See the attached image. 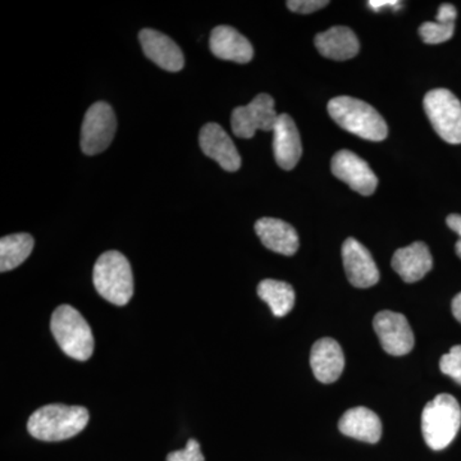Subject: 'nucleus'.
Wrapping results in <instances>:
<instances>
[{"mask_svg":"<svg viewBox=\"0 0 461 461\" xmlns=\"http://www.w3.org/2000/svg\"><path fill=\"white\" fill-rule=\"evenodd\" d=\"M89 420V411L84 406L50 403L33 412L27 429L33 438L41 441H65L83 432Z\"/></svg>","mask_w":461,"mask_h":461,"instance_id":"1","label":"nucleus"},{"mask_svg":"<svg viewBox=\"0 0 461 461\" xmlns=\"http://www.w3.org/2000/svg\"><path fill=\"white\" fill-rule=\"evenodd\" d=\"M330 118L346 131L369 141H382L387 138L388 127L381 114L369 105L351 96H338L330 100Z\"/></svg>","mask_w":461,"mask_h":461,"instance_id":"2","label":"nucleus"},{"mask_svg":"<svg viewBox=\"0 0 461 461\" xmlns=\"http://www.w3.org/2000/svg\"><path fill=\"white\" fill-rule=\"evenodd\" d=\"M461 426V408L448 393L436 396L427 403L421 414L424 441L432 450L439 451L454 441Z\"/></svg>","mask_w":461,"mask_h":461,"instance_id":"3","label":"nucleus"},{"mask_svg":"<svg viewBox=\"0 0 461 461\" xmlns=\"http://www.w3.org/2000/svg\"><path fill=\"white\" fill-rule=\"evenodd\" d=\"M50 330L63 353L78 362H86L94 353V336L89 323L74 306H58L51 315Z\"/></svg>","mask_w":461,"mask_h":461,"instance_id":"4","label":"nucleus"},{"mask_svg":"<svg viewBox=\"0 0 461 461\" xmlns=\"http://www.w3.org/2000/svg\"><path fill=\"white\" fill-rule=\"evenodd\" d=\"M94 286L112 304H129L133 295V276L127 258L120 251H105L94 266Z\"/></svg>","mask_w":461,"mask_h":461,"instance_id":"5","label":"nucleus"},{"mask_svg":"<svg viewBox=\"0 0 461 461\" xmlns=\"http://www.w3.org/2000/svg\"><path fill=\"white\" fill-rule=\"evenodd\" d=\"M424 111L439 138L448 144H461V102L447 89L429 91Z\"/></svg>","mask_w":461,"mask_h":461,"instance_id":"6","label":"nucleus"},{"mask_svg":"<svg viewBox=\"0 0 461 461\" xmlns=\"http://www.w3.org/2000/svg\"><path fill=\"white\" fill-rule=\"evenodd\" d=\"M117 120L111 105L98 102L85 114L81 127V149L86 156L103 153L113 141Z\"/></svg>","mask_w":461,"mask_h":461,"instance_id":"7","label":"nucleus"},{"mask_svg":"<svg viewBox=\"0 0 461 461\" xmlns=\"http://www.w3.org/2000/svg\"><path fill=\"white\" fill-rule=\"evenodd\" d=\"M275 100L268 94H259L245 107L233 109L230 127L238 138H254L258 130L273 131L278 120Z\"/></svg>","mask_w":461,"mask_h":461,"instance_id":"8","label":"nucleus"},{"mask_svg":"<svg viewBox=\"0 0 461 461\" xmlns=\"http://www.w3.org/2000/svg\"><path fill=\"white\" fill-rule=\"evenodd\" d=\"M373 327L386 353L402 357L411 353L414 348V333L402 314L390 311L379 312L373 321Z\"/></svg>","mask_w":461,"mask_h":461,"instance_id":"9","label":"nucleus"},{"mask_svg":"<svg viewBox=\"0 0 461 461\" xmlns=\"http://www.w3.org/2000/svg\"><path fill=\"white\" fill-rule=\"evenodd\" d=\"M330 169L339 180L344 181L357 193L372 195L378 186V178L362 158L350 150H339L332 158Z\"/></svg>","mask_w":461,"mask_h":461,"instance_id":"10","label":"nucleus"},{"mask_svg":"<svg viewBox=\"0 0 461 461\" xmlns=\"http://www.w3.org/2000/svg\"><path fill=\"white\" fill-rule=\"evenodd\" d=\"M342 260L348 281L357 288L375 286L379 281L377 264L368 249L353 238L342 245Z\"/></svg>","mask_w":461,"mask_h":461,"instance_id":"11","label":"nucleus"},{"mask_svg":"<svg viewBox=\"0 0 461 461\" xmlns=\"http://www.w3.org/2000/svg\"><path fill=\"white\" fill-rule=\"evenodd\" d=\"M203 153L215 160L224 171L236 172L241 167V157L229 133L217 123H206L199 133Z\"/></svg>","mask_w":461,"mask_h":461,"instance_id":"12","label":"nucleus"},{"mask_svg":"<svg viewBox=\"0 0 461 461\" xmlns=\"http://www.w3.org/2000/svg\"><path fill=\"white\" fill-rule=\"evenodd\" d=\"M273 153L285 171L295 168L303 154L302 139L295 122L288 114L278 115L273 129Z\"/></svg>","mask_w":461,"mask_h":461,"instance_id":"13","label":"nucleus"},{"mask_svg":"<svg viewBox=\"0 0 461 461\" xmlns=\"http://www.w3.org/2000/svg\"><path fill=\"white\" fill-rule=\"evenodd\" d=\"M139 39L145 56L160 68L169 72H178L184 68V54L169 36L157 30L144 29Z\"/></svg>","mask_w":461,"mask_h":461,"instance_id":"14","label":"nucleus"},{"mask_svg":"<svg viewBox=\"0 0 461 461\" xmlns=\"http://www.w3.org/2000/svg\"><path fill=\"white\" fill-rule=\"evenodd\" d=\"M311 366L315 378L321 384L338 381L345 368V355L336 339H318L312 348Z\"/></svg>","mask_w":461,"mask_h":461,"instance_id":"15","label":"nucleus"},{"mask_svg":"<svg viewBox=\"0 0 461 461\" xmlns=\"http://www.w3.org/2000/svg\"><path fill=\"white\" fill-rule=\"evenodd\" d=\"M209 45H211L212 53L220 59L245 65L254 57L251 42L230 26L215 27L211 33Z\"/></svg>","mask_w":461,"mask_h":461,"instance_id":"16","label":"nucleus"},{"mask_svg":"<svg viewBox=\"0 0 461 461\" xmlns=\"http://www.w3.org/2000/svg\"><path fill=\"white\" fill-rule=\"evenodd\" d=\"M432 267L433 259L429 249L421 241L399 249L393 257V268L406 284L421 280Z\"/></svg>","mask_w":461,"mask_h":461,"instance_id":"17","label":"nucleus"},{"mask_svg":"<svg viewBox=\"0 0 461 461\" xmlns=\"http://www.w3.org/2000/svg\"><path fill=\"white\" fill-rule=\"evenodd\" d=\"M256 232L267 249L282 254L294 256L299 249V236L291 224L277 218H262L256 223Z\"/></svg>","mask_w":461,"mask_h":461,"instance_id":"18","label":"nucleus"},{"mask_svg":"<svg viewBox=\"0 0 461 461\" xmlns=\"http://www.w3.org/2000/svg\"><path fill=\"white\" fill-rule=\"evenodd\" d=\"M339 429L342 435L368 444H377L382 436V423L378 415L364 406L346 411L339 421Z\"/></svg>","mask_w":461,"mask_h":461,"instance_id":"19","label":"nucleus"},{"mask_svg":"<svg viewBox=\"0 0 461 461\" xmlns=\"http://www.w3.org/2000/svg\"><path fill=\"white\" fill-rule=\"evenodd\" d=\"M314 42L321 56L333 60L351 59L360 50L357 35L346 26H333L318 33Z\"/></svg>","mask_w":461,"mask_h":461,"instance_id":"20","label":"nucleus"},{"mask_svg":"<svg viewBox=\"0 0 461 461\" xmlns=\"http://www.w3.org/2000/svg\"><path fill=\"white\" fill-rule=\"evenodd\" d=\"M258 295L271 308L273 315L281 318L295 305V291L287 282L264 280L258 286Z\"/></svg>","mask_w":461,"mask_h":461,"instance_id":"21","label":"nucleus"},{"mask_svg":"<svg viewBox=\"0 0 461 461\" xmlns=\"http://www.w3.org/2000/svg\"><path fill=\"white\" fill-rule=\"evenodd\" d=\"M33 238L29 233H16L0 240V272L12 271L21 266L32 254Z\"/></svg>","mask_w":461,"mask_h":461,"instance_id":"22","label":"nucleus"},{"mask_svg":"<svg viewBox=\"0 0 461 461\" xmlns=\"http://www.w3.org/2000/svg\"><path fill=\"white\" fill-rule=\"evenodd\" d=\"M457 11L453 5L445 3L438 9L436 23H424L420 27L421 41L426 44L436 45L450 41L455 32Z\"/></svg>","mask_w":461,"mask_h":461,"instance_id":"23","label":"nucleus"},{"mask_svg":"<svg viewBox=\"0 0 461 461\" xmlns=\"http://www.w3.org/2000/svg\"><path fill=\"white\" fill-rule=\"evenodd\" d=\"M439 369L461 386V345L454 346L439 360Z\"/></svg>","mask_w":461,"mask_h":461,"instance_id":"24","label":"nucleus"},{"mask_svg":"<svg viewBox=\"0 0 461 461\" xmlns=\"http://www.w3.org/2000/svg\"><path fill=\"white\" fill-rule=\"evenodd\" d=\"M167 461H205V459L199 442L196 439H189L184 450L169 453Z\"/></svg>","mask_w":461,"mask_h":461,"instance_id":"25","label":"nucleus"},{"mask_svg":"<svg viewBox=\"0 0 461 461\" xmlns=\"http://www.w3.org/2000/svg\"><path fill=\"white\" fill-rule=\"evenodd\" d=\"M286 5L288 9L295 14H309L327 7L330 2L329 0H288Z\"/></svg>","mask_w":461,"mask_h":461,"instance_id":"26","label":"nucleus"},{"mask_svg":"<svg viewBox=\"0 0 461 461\" xmlns=\"http://www.w3.org/2000/svg\"><path fill=\"white\" fill-rule=\"evenodd\" d=\"M446 223L450 227L451 230H454L455 233L459 235V241L455 245V250H456L457 257L461 259V215L460 214H451L448 215L447 220H446Z\"/></svg>","mask_w":461,"mask_h":461,"instance_id":"27","label":"nucleus"},{"mask_svg":"<svg viewBox=\"0 0 461 461\" xmlns=\"http://www.w3.org/2000/svg\"><path fill=\"white\" fill-rule=\"evenodd\" d=\"M368 7L375 12H381L382 9L387 8L397 11L402 7V2H399V0H369Z\"/></svg>","mask_w":461,"mask_h":461,"instance_id":"28","label":"nucleus"},{"mask_svg":"<svg viewBox=\"0 0 461 461\" xmlns=\"http://www.w3.org/2000/svg\"><path fill=\"white\" fill-rule=\"evenodd\" d=\"M451 309H453L454 317L461 323V293L457 294V295L454 297Z\"/></svg>","mask_w":461,"mask_h":461,"instance_id":"29","label":"nucleus"}]
</instances>
